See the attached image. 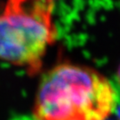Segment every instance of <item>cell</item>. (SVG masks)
<instances>
[{
    "mask_svg": "<svg viewBox=\"0 0 120 120\" xmlns=\"http://www.w3.org/2000/svg\"><path fill=\"white\" fill-rule=\"evenodd\" d=\"M116 91L94 69L57 65L40 83L34 105L37 120H107L116 108Z\"/></svg>",
    "mask_w": 120,
    "mask_h": 120,
    "instance_id": "6da1fadb",
    "label": "cell"
},
{
    "mask_svg": "<svg viewBox=\"0 0 120 120\" xmlns=\"http://www.w3.org/2000/svg\"><path fill=\"white\" fill-rule=\"evenodd\" d=\"M53 0H6L0 8V59L38 71L54 42Z\"/></svg>",
    "mask_w": 120,
    "mask_h": 120,
    "instance_id": "7a4b0ae2",
    "label": "cell"
},
{
    "mask_svg": "<svg viewBox=\"0 0 120 120\" xmlns=\"http://www.w3.org/2000/svg\"><path fill=\"white\" fill-rule=\"evenodd\" d=\"M117 79H118V83H119L120 85V68L118 69V73H117Z\"/></svg>",
    "mask_w": 120,
    "mask_h": 120,
    "instance_id": "3957f363",
    "label": "cell"
}]
</instances>
